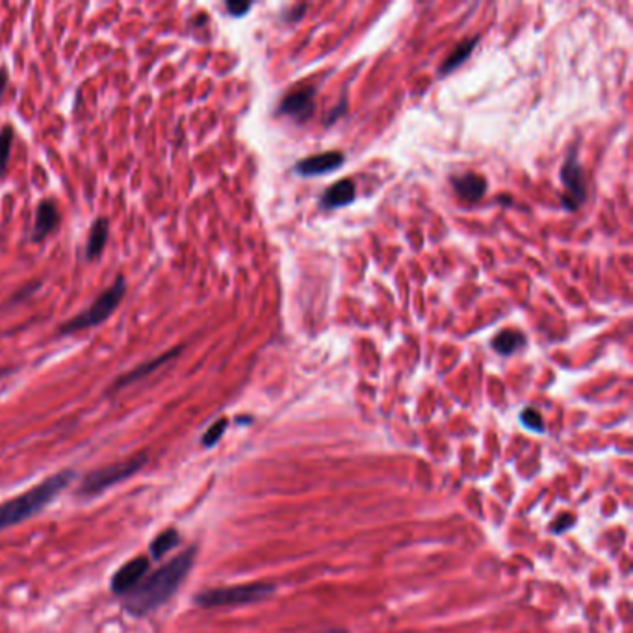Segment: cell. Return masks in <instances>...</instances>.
<instances>
[{
  "instance_id": "obj_8",
  "label": "cell",
  "mask_w": 633,
  "mask_h": 633,
  "mask_svg": "<svg viewBox=\"0 0 633 633\" xmlns=\"http://www.w3.org/2000/svg\"><path fill=\"white\" fill-rule=\"evenodd\" d=\"M344 153L340 150H327V153H321V155L309 156V158H303L297 162L295 165V173H300L301 177H316V174H325L331 173V171L338 170L340 165L344 164Z\"/></svg>"
},
{
  "instance_id": "obj_14",
  "label": "cell",
  "mask_w": 633,
  "mask_h": 633,
  "mask_svg": "<svg viewBox=\"0 0 633 633\" xmlns=\"http://www.w3.org/2000/svg\"><path fill=\"white\" fill-rule=\"evenodd\" d=\"M523 345H526V336H523V333H520V331L516 329L502 331V333L496 334L492 340V348L496 349L499 355H504V357L513 355L516 349L523 348Z\"/></svg>"
},
{
  "instance_id": "obj_17",
  "label": "cell",
  "mask_w": 633,
  "mask_h": 633,
  "mask_svg": "<svg viewBox=\"0 0 633 633\" xmlns=\"http://www.w3.org/2000/svg\"><path fill=\"white\" fill-rule=\"evenodd\" d=\"M177 544H179V533H177L174 529H167V531H164V533L158 535V537L153 540V544H150V554H153V557H162V555L167 554L170 550H173Z\"/></svg>"
},
{
  "instance_id": "obj_12",
  "label": "cell",
  "mask_w": 633,
  "mask_h": 633,
  "mask_svg": "<svg viewBox=\"0 0 633 633\" xmlns=\"http://www.w3.org/2000/svg\"><path fill=\"white\" fill-rule=\"evenodd\" d=\"M353 199H355V182L351 179H342L325 190L319 205L327 210L340 208V206L349 205Z\"/></svg>"
},
{
  "instance_id": "obj_15",
  "label": "cell",
  "mask_w": 633,
  "mask_h": 633,
  "mask_svg": "<svg viewBox=\"0 0 633 633\" xmlns=\"http://www.w3.org/2000/svg\"><path fill=\"white\" fill-rule=\"evenodd\" d=\"M106 239H108V221L105 218H99V220L93 223V229L90 232V239H88V247H85V253H88V259H97L102 249H105Z\"/></svg>"
},
{
  "instance_id": "obj_3",
  "label": "cell",
  "mask_w": 633,
  "mask_h": 633,
  "mask_svg": "<svg viewBox=\"0 0 633 633\" xmlns=\"http://www.w3.org/2000/svg\"><path fill=\"white\" fill-rule=\"evenodd\" d=\"M125 290H126L125 279L119 277V279L114 283V286H110L106 292H102V294L99 295V300L91 304L90 309H85L82 314L61 325L60 333L64 334L76 333V331L90 329V327H95V325L102 324V321H105L106 318H110L112 312L117 309V304L121 303L123 295H125Z\"/></svg>"
},
{
  "instance_id": "obj_19",
  "label": "cell",
  "mask_w": 633,
  "mask_h": 633,
  "mask_svg": "<svg viewBox=\"0 0 633 633\" xmlns=\"http://www.w3.org/2000/svg\"><path fill=\"white\" fill-rule=\"evenodd\" d=\"M225 429H227V420L225 418L218 420L214 425H210V429L205 433L203 444H205V446H214V444L221 439V434L225 433Z\"/></svg>"
},
{
  "instance_id": "obj_7",
  "label": "cell",
  "mask_w": 633,
  "mask_h": 633,
  "mask_svg": "<svg viewBox=\"0 0 633 633\" xmlns=\"http://www.w3.org/2000/svg\"><path fill=\"white\" fill-rule=\"evenodd\" d=\"M314 90L303 88V90L290 91L285 99L280 100L279 114L288 115L295 121H309L314 114Z\"/></svg>"
},
{
  "instance_id": "obj_6",
  "label": "cell",
  "mask_w": 633,
  "mask_h": 633,
  "mask_svg": "<svg viewBox=\"0 0 633 633\" xmlns=\"http://www.w3.org/2000/svg\"><path fill=\"white\" fill-rule=\"evenodd\" d=\"M561 182L564 186L563 205L569 210H578L587 199V180L585 171L576 158V150H572L561 167Z\"/></svg>"
},
{
  "instance_id": "obj_20",
  "label": "cell",
  "mask_w": 633,
  "mask_h": 633,
  "mask_svg": "<svg viewBox=\"0 0 633 633\" xmlns=\"http://www.w3.org/2000/svg\"><path fill=\"white\" fill-rule=\"evenodd\" d=\"M522 422H523V425H526V427L533 429V431H538V433H540V431H544L543 416H540V413H538V410H535V409H526V410H523V413H522Z\"/></svg>"
},
{
  "instance_id": "obj_10",
  "label": "cell",
  "mask_w": 633,
  "mask_h": 633,
  "mask_svg": "<svg viewBox=\"0 0 633 633\" xmlns=\"http://www.w3.org/2000/svg\"><path fill=\"white\" fill-rule=\"evenodd\" d=\"M451 184H454L455 191H457L461 199L470 201V203L479 201L485 195V191H487V180L475 173H464L451 177Z\"/></svg>"
},
{
  "instance_id": "obj_16",
  "label": "cell",
  "mask_w": 633,
  "mask_h": 633,
  "mask_svg": "<svg viewBox=\"0 0 633 633\" xmlns=\"http://www.w3.org/2000/svg\"><path fill=\"white\" fill-rule=\"evenodd\" d=\"M475 43H478V37H472V40H466L463 41L457 49L448 56V60L444 61L442 67H440V75H448L449 71L457 69L461 64H463L470 54H472V50H474Z\"/></svg>"
},
{
  "instance_id": "obj_23",
  "label": "cell",
  "mask_w": 633,
  "mask_h": 633,
  "mask_svg": "<svg viewBox=\"0 0 633 633\" xmlns=\"http://www.w3.org/2000/svg\"><path fill=\"white\" fill-rule=\"evenodd\" d=\"M6 84H8V73L2 69L0 71V95H2V91H4Z\"/></svg>"
},
{
  "instance_id": "obj_22",
  "label": "cell",
  "mask_w": 633,
  "mask_h": 633,
  "mask_svg": "<svg viewBox=\"0 0 633 633\" xmlns=\"http://www.w3.org/2000/svg\"><path fill=\"white\" fill-rule=\"evenodd\" d=\"M572 522H574V519L570 516V514H563V516H561V520H557V522L554 523V531H563V529L569 528Z\"/></svg>"
},
{
  "instance_id": "obj_2",
  "label": "cell",
  "mask_w": 633,
  "mask_h": 633,
  "mask_svg": "<svg viewBox=\"0 0 633 633\" xmlns=\"http://www.w3.org/2000/svg\"><path fill=\"white\" fill-rule=\"evenodd\" d=\"M71 479H73V472H60V474L41 481L34 489L0 504V529L25 522L40 513L41 509L47 507L54 499L56 494L61 492L71 483Z\"/></svg>"
},
{
  "instance_id": "obj_21",
  "label": "cell",
  "mask_w": 633,
  "mask_h": 633,
  "mask_svg": "<svg viewBox=\"0 0 633 633\" xmlns=\"http://www.w3.org/2000/svg\"><path fill=\"white\" fill-rule=\"evenodd\" d=\"M249 8H251L249 2H229V4H227V10H229V13L235 17L244 16L245 11L249 10Z\"/></svg>"
},
{
  "instance_id": "obj_18",
  "label": "cell",
  "mask_w": 633,
  "mask_h": 633,
  "mask_svg": "<svg viewBox=\"0 0 633 633\" xmlns=\"http://www.w3.org/2000/svg\"><path fill=\"white\" fill-rule=\"evenodd\" d=\"M13 143V130L11 126H6L0 134V173H4L8 158H10V149Z\"/></svg>"
},
{
  "instance_id": "obj_9",
  "label": "cell",
  "mask_w": 633,
  "mask_h": 633,
  "mask_svg": "<svg viewBox=\"0 0 633 633\" xmlns=\"http://www.w3.org/2000/svg\"><path fill=\"white\" fill-rule=\"evenodd\" d=\"M147 569H149V559L147 557H136L132 559V561H129L126 564H123V567L115 572L114 579H112V588H114V593L129 594L130 591L143 579Z\"/></svg>"
},
{
  "instance_id": "obj_24",
  "label": "cell",
  "mask_w": 633,
  "mask_h": 633,
  "mask_svg": "<svg viewBox=\"0 0 633 633\" xmlns=\"http://www.w3.org/2000/svg\"><path fill=\"white\" fill-rule=\"evenodd\" d=\"M324 633H344V632H324Z\"/></svg>"
},
{
  "instance_id": "obj_5",
  "label": "cell",
  "mask_w": 633,
  "mask_h": 633,
  "mask_svg": "<svg viewBox=\"0 0 633 633\" xmlns=\"http://www.w3.org/2000/svg\"><path fill=\"white\" fill-rule=\"evenodd\" d=\"M145 461H147L145 455H136V457L119 461V463L108 464L105 468L91 472V474L82 481L80 494L93 496V494H99L102 492V490L110 489L112 485L121 483V481L129 479L132 474H136V472L143 466Z\"/></svg>"
},
{
  "instance_id": "obj_11",
  "label": "cell",
  "mask_w": 633,
  "mask_h": 633,
  "mask_svg": "<svg viewBox=\"0 0 633 633\" xmlns=\"http://www.w3.org/2000/svg\"><path fill=\"white\" fill-rule=\"evenodd\" d=\"M60 223V212L56 208V205L52 201H43L40 206H37V212H35V223H34V232H32V238L35 242H40L45 236H49L52 230L58 227Z\"/></svg>"
},
{
  "instance_id": "obj_4",
  "label": "cell",
  "mask_w": 633,
  "mask_h": 633,
  "mask_svg": "<svg viewBox=\"0 0 633 633\" xmlns=\"http://www.w3.org/2000/svg\"><path fill=\"white\" fill-rule=\"evenodd\" d=\"M273 593V585L253 584L238 585V587L212 588L195 596V602L201 608H225V605H244L266 598Z\"/></svg>"
},
{
  "instance_id": "obj_13",
  "label": "cell",
  "mask_w": 633,
  "mask_h": 633,
  "mask_svg": "<svg viewBox=\"0 0 633 633\" xmlns=\"http://www.w3.org/2000/svg\"><path fill=\"white\" fill-rule=\"evenodd\" d=\"M179 353H180V348H174V349H171V351H167V353L156 357V359L147 360V362H143L141 366H138V368L130 369L129 374L123 375V377H119V379L115 381L114 389H123V386H126V384L134 383V381L141 379V377H145V375L153 374L156 368H160L162 365H165L167 360H171L174 355H179Z\"/></svg>"
},
{
  "instance_id": "obj_1",
  "label": "cell",
  "mask_w": 633,
  "mask_h": 633,
  "mask_svg": "<svg viewBox=\"0 0 633 633\" xmlns=\"http://www.w3.org/2000/svg\"><path fill=\"white\" fill-rule=\"evenodd\" d=\"M195 559V548L186 550L179 557L160 567L149 578L140 581L126 596V608L136 615L150 613L177 593V588L184 581Z\"/></svg>"
}]
</instances>
